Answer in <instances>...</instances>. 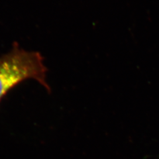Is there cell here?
Here are the masks:
<instances>
[{
	"mask_svg": "<svg viewBox=\"0 0 159 159\" xmlns=\"http://www.w3.org/2000/svg\"><path fill=\"white\" fill-rule=\"evenodd\" d=\"M46 73L41 54L14 47L0 57V100L11 88L28 79L35 80L50 92Z\"/></svg>",
	"mask_w": 159,
	"mask_h": 159,
	"instance_id": "6da1fadb",
	"label": "cell"
}]
</instances>
